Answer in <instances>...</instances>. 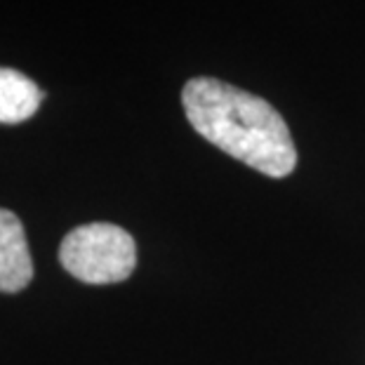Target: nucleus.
<instances>
[{"label":"nucleus","instance_id":"nucleus-1","mask_svg":"<svg viewBox=\"0 0 365 365\" xmlns=\"http://www.w3.org/2000/svg\"><path fill=\"white\" fill-rule=\"evenodd\" d=\"M182 104L200 137L257 173L281 180L297 165L290 130L267 99L217 78H191Z\"/></svg>","mask_w":365,"mask_h":365},{"label":"nucleus","instance_id":"nucleus-2","mask_svg":"<svg viewBox=\"0 0 365 365\" xmlns=\"http://www.w3.org/2000/svg\"><path fill=\"white\" fill-rule=\"evenodd\" d=\"M59 262L83 283H120L130 278L137 267V245L125 229L106 222H92L68 231L61 240Z\"/></svg>","mask_w":365,"mask_h":365},{"label":"nucleus","instance_id":"nucleus-3","mask_svg":"<svg viewBox=\"0 0 365 365\" xmlns=\"http://www.w3.org/2000/svg\"><path fill=\"white\" fill-rule=\"evenodd\" d=\"M34 278L24 224L12 210L0 207V292H19Z\"/></svg>","mask_w":365,"mask_h":365},{"label":"nucleus","instance_id":"nucleus-4","mask_svg":"<svg viewBox=\"0 0 365 365\" xmlns=\"http://www.w3.org/2000/svg\"><path fill=\"white\" fill-rule=\"evenodd\" d=\"M45 92L17 68L0 66V123L17 125L34 115L43 104Z\"/></svg>","mask_w":365,"mask_h":365}]
</instances>
